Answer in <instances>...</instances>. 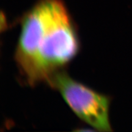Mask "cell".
I'll return each mask as SVG.
<instances>
[{
	"label": "cell",
	"instance_id": "cell-2",
	"mask_svg": "<svg viewBox=\"0 0 132 132\" xmlns=\"http://www.w3.org/2000/svg\"><path fill=\"white\" fill-rule=\"evenodd\" d=\"M47 83L59 92L77 117L100 131H112L110 121L111 98L77 81L65 72L60 70Z\"/></svg>",
	"mask_w": 132,
	"mask_h": 132
},
{
	"label": "cell",
	"instance_id": "cell-1",
	"mask_svg": "<svg viewBox=\"0 0 132 132\" xmlns=\"http://www.w3.org/2000/svg\"><path fill=\"white\" fill-rule=\"evenodd\" d=\"M14 59L24 83L48 81L78 53L73 20L62 0H39L21 16Z\"/></svg>",
	"mask_w": 132,
	"mask_h": 132
}]
</instances>
